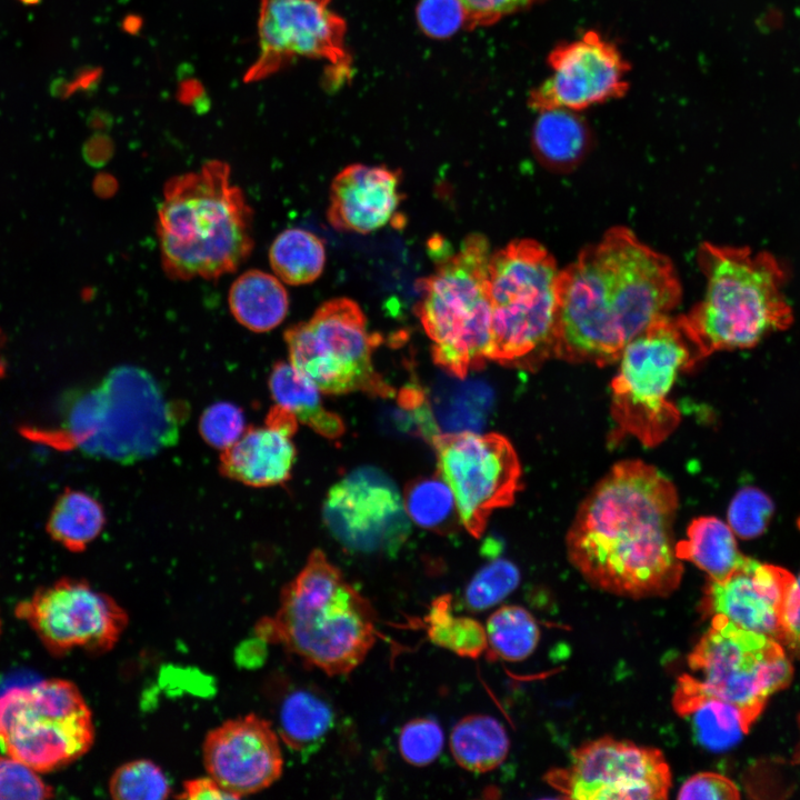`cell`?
<instances>
[{
    "label": "cell",
    "instance_id": "603a6c76",
    "mask_svg": "<svg viewBox=\"0 0 800 800\" xmlns=\"http://www.w3.org/2000/svg\"><path fill=\"white\" fill-rule=\"evenodd\" d=\"M228 301L234 319L254 332H267L278 327L289 307L281 280L257 269L243 272L233 281Z\"/></svg>",
    "mask_w": 800,
    "mask_h": 800
},
{
    "label": "cell",
    "instance_id": "5bb4252c",
    "mask_svg": "<svg viewBox=\"0 0 800 800\" xmlns=\"http://www.w3.org/2000/svg\"><path fill=\"white\" fill-rule=\"evenodd\" d=\"M432 444L438 473L453 492L461 523L480 537L492 511L512 504L520 488L514 448L498 433L472 431L438 434Z\"/></svg>",
    "mask_w": 800,
    "mask_h": 800
},
{
    "label": "cell",
    "instance_id": "2e32d148",
    "mask_svg": "<svg viewBox=\"0 0 800 800\" xmlns=\"http://www.w3.org/2000/svg\"><path fill=\"white\" fill-rule=\"evenodd\" d=\"M544 780L570 799L657 800L668 797L671 772L659 749L602 737L573 750L570 764Z\"/></svg>",
    "mask_w": 800,
    "mask_h": 800
},
{
    "label": "cell",
    "instance_id": "c3c4849f",
    "mask_svg": "<svg viewBox=\"0 0 800 800\" xmlns=\"http://www.w3.org/2000/svg\"><path fill=\"white\" fill-rule=\"evenodd\" d=\"M3 372H4V364H3L1 356H0V378L3 374Z\"/></svg>",
    "mask_w": 800,
    "mask_h": 800
},
{
    "label": "cell",
    "instance_id": "44dd1931",
    "mask_svg": "<svg viewBox=\"0 0 800 800\" xmlns=\"http://www.w3.org/2000/svg\"><path fill=\"white\" fill-rule=\"evenodd\" d=\"M399 170L353 163L332 180L328 221L339 231L369 233L392 221L401 203Z\"/></svg>",
    "mask_w": 800,
    "mask_h": 800
},
{
    "label": "cell",
    "instance_id": "d590c367",
    "mask_svg": "<svg viewBox=\"0 0 800 800\" xmlns=\"http://www.w3.org/2000/svg\"><path fill=\"white\" fill-rule=\"evenodd\" d=\"M520 572L506 559H494L483 566L464 590V604L470 611H483L502 601L519 584Z\"/></svg>",
    "mask_w": 800,
    "mask_h": 800
},
{
    "label": "cell",
    "instance_id": "6da1fadb",
    "mask_svg": "<svg viewBox=\"0 0 800 800\" xmlns=\"http://www.w3.org/2000/svg\"><path fill=\"white\" fill-rule=\"evenodd\" d=\"M673 483L641 460L616 463L588 493L569 528V561L596 589L666 597L680 584Z\"/></svg>",
    "mask_w": 800,
    "mask_h": 800
},
{
    "label": "cell",
    "instance_id": "52a82bcc",
    "mask_svg": "<svg viewBox=\"0 0 800 800\" xmlns=\"http://www.w3.org/2000/svg\"><path fill=\"white\" fill-rule=\"evenodd\" d=\"M697 674L678 679L673 706L680 716H689L707 699L732 706L747 733L767 700L787 687L793 668L782 644L766 634L743 629L721 614L712 616L711 626L688 656Z\"/></svg>",
    "mask_w": 800,
    "mask_h": 800
},
{
    "label": "cell",
    "instance_id": "9c48e42d",
    "mask_svg": "<svg viewBox=\"0 0 800 800\" xmlns=\"http://www.w3.org/2000/svg\"><path fill=\"white\" fill-rule=\"evenodd\" d=\"M490 257L488 239L471 233L457 252L418 282L417 313L432 341L433 360L460 379L489 360Z\"/></svg>",
    "mask_w": 800,
    "mask_h": 800
},
{
    "label": "cell",
    "instance_id": "ab89813d",
    "mask_svg": "<svg viewBox=\"0 0 800 800\" xmlns=\"http://www.w3.org/2000/svg\"><path fill=\"white\" fill-rule=\"evenodd\" d=\"M54 789L39 772L8 754L0 756V800L51 799Z\"/></svg>",
    "mask_w": 800,
    "mask_h": 800
},
{
    "label": "cell",
    "instance_id": "3957f363",
    "mask_svg": "<svg viewBox=\"0 0 800 800\" xmlns=\"http://www.w3.org/2000/svg\"><path fill=\"white\" fill-rule=\"evenodd\" d=\"M161 264L176 280H216L233 272L253 249L252 210L230 179V167L210 160L169 179L158 210Z\"/></svg>",
    "mask_w": 800,
    "mask_h": 800
},
{
    "label": "cell",
    "instance_id": "cb8c5ba5",
    "mask_svg": "<svg viewBox=\"0 0 800 800\" xmlns=\"http://www.w3.org/2000/svg\"><path fill=\"white\" fill-rule=\"evenodd\" d=\"M676 552L680 560L694 563L714 581L727 578L747 559L730 526L716 517L692 520L687 539L676 543Z\"/></svg>",
    "mask_w": 800,
    "mask_h": 800
},
{
    "label": "cell",
    "instance_id": "f1b7e54d",
    "mask_svg": "<svg viewBox=\"0 0 800 800\" xmlns=\"http://www.w3.org/2000/svg\"><path fill=\"white\" fill-rule=\"evenodd\" d=\"M104 523L99 501L83 491L67 489L56 501L46 529L69 551L81 552L100 534Z\"/></svg>",
    "mask_w": 800,
    "mask_h": 800
},
{
    "label": "cell",
    "instance_id": "7c38bea8",
    "mask_svg": "<svg viewBox=\"0 0 800 800\" xmlns=\"http://www.w3.org/2000/svg\"><path fill=\"white\" fill-rule=\"evenodd\" d=\"M284 340L289 363L320 391L393 394L372 362L380 338L369 333L366 317L353 300L336 298L322 303L308 321L288 328Z\"/></svg>",
    "mask_w": 800,
    "mask_h": 800
},
{
    "label": "cell",
    "instance_id": "ffe728a7",
    "mask_svg": "<svg viewBox=\"0 0 800 800\" xmlns=\"http://www.w3.org/2000/svg\"><path fill=\"white\" fill-rule=\"evenodd\" d=\"M794 576L773 564L748 558L721 581L709 579L701 602L706 614H721L734 624L780 643L787 599Z\"/></svg>",
    "mask_w": 800,
    "mask_h": 800
},
{
    "label": "cell",
    "instance_id": "f546056e",
    "mask_svg": "<svg viewBox=\"0 0 800 800\" xmlns=\"http://www.w3.org/2000/svg\"><path fill=\"white\" fill-rule=\"evenodd\" d=\"M277 278L292 286L307 284L320 277L326 263L322 240L303 229H288L277 236L269 250Z\"/></svg>",
    "mask_w": 800,
    "mask_h": 800
},
{
    "label": "cell",
    "instance_id": "ee69618b",
    "mask_svg": "<svg viewBox=\"0 0 800 800\" xmlns=\"http://www.w3.org/2000/svg\"><path fill=\"white\" fill-rule=\"evenodd\" d=\"M781 643L800 659V573L794 578L787 599Z\"/></svg>",
    "mask_w": 800,
    "mask_h": 800
},
{
    "label": "cell",
    "instance_id": "8fae6325",
    "mask_svg": "<svg viewBox=\"0 0 800 800\" xmlns=\"http://www.w3.org/2000/svg\"><path fill=\"white\" fill-rule=\"evenodd\" d=\"M93 741L91 710L70 680L51 678L0 693V749L39 773L73 763Z\"/></svg>",
    "mask_w": 800,
    "mask_h": 800
},
{
    "label": "cell",
    "instance_id": "7402d4cb",
    "mask_svg": "<svg viewBox=\"0 0 800 800\" xmlns=\"http://www.w3.org/2000/svg\"><path fill=\"white\" fill-rule=\"evenodd\" d=\"M297 429L296 417L276 403L263 426L248 427L237 442L221 452L220 472L254 488L287 481L296 459L292 438Z\"/></svg>",
    "mask_w": 800,
    "mask_h": 800
},
{
    "label": "cell",
    "instance_id": "83f0119b",
    "mask_svg": "<svg viewBox=\"0 0 800 800\" xmlns=\"http://www.w3.org/2000/svg\"><path fill=\"white\" fill-rule=\"evenodd\" d=\"M533 131V150L547 166L568 169L586 153L590 133L577 111L549 109L539 111Z\"/></svg>",
    "mask_w": 800,
    "mask_h": 800
},
{
    "label": "cell",
    "instance_id": "484cf974",
    "mask_svg": "<svg viewBox=\"0 0 800 800\" xmlns=\"http://www.w3.org/2000/svg\"><path fill=\"white\" fill-rule=\"evenodd\" d=\"M278 734L292 750L310 753L320 748L333 726L330 703L309 689L288 693L279 709Z\"/></svg>",
    "mask_w": 800,
    "mask_h": 800
},
{
    "label": "cell",
    "instance_id": "4dcf8cb0",
    "mask_svg": "<svg viewBox=\"0 0 800 800\" xmlns=\"http://www.w3.org/2000/svg\"><path fill=\"white\" fill-rule=\"evenodd\" d=\"M451 596L436 598L424 618L427 636L436 646L460 657L476 659L488 648L486 628L466 616L451 611Z\"/></svg>",
    "mask_w": 800,
    "mask_h": 800
},
{
    "label": "cell",
    "instance_id": "f907efd6",
    "mask_svg": "<svg viewBox=\"0 0 800 800\" xmlns=\"http://www.w3.org/2000/svg\"><path fill=\"white\" fill-rule=\"evenodd\" d=\"M799 527H800V520H799Z\"/></svg>",
    "mask_w": 800,
    "mask_h": 800
},
{
    "label": "cell",
    "instance_id": "f6af8a7d",
    "mask_svg": "<svg viewBox=\"0 0 800 800\" xmlns=\"http://www.w3.org/2000/svg\"><path fill=\"white\" fill-rule=\"evenodd\" d=\"M180 799H238L211 777L197 778L183 783Z\"/></svg>",
    "mask_w": 800,
    "mask_h": 800
},
{
    "label": "cell",
    "instance_id": "7bdbcfd3",
    "mask_svg": "<svg viewBox=\"0 0 800 800\" xmlns=\"http://www.w3.org/2000/svg\"><path fill=\"white\" fill-rule=\"evenodd\" d=\"M469 28L484 27L498 22L512 13L528 9L540 0H459Z\"/></svg>",
    "mask_w": 800,
    "mask_h": 800
},
{
    "label": "cell",
    "instance_id": "7a4b0ae2",
    "mask_svg": "<svg viewBox=\"0 0 800 800\" xmlns=\"http://www.w3.org/2000/svg\"><path fill=\"white\" fill-rule=\"evenodd\" d=\"M553 356L606 366L658 319L669 316L681 286L669 258L614 227L560 270Z\"/></svg>",
    "mask_w": 800,
    "mask_h": 800
},
{
    "label": "cell",
    "instance_id": "9a60e30c",
    "mask_svg": "<svg viewBox=\"0 0 800 800\" xmlns=\"http://www.w3.org/2000/svg\"><path fill=\"white\" fill-rule=\"evenodd\" d=\"M14 614L28 623L53 657L73 650L104 653L129 623L128 613L112 597L72 578L37 589L17 603Z\"/></svg>",
    "mask_w": 800,
    "mask_h": 800
},
{
    "label": "cell",
    "instance_id": "d4e9b609",
    "mask_svg": "<svg viewBox=\"0 0 800 800\" xmlns=\"http://www.w3.org/2000/svg\"><path fill=\"white\" fill-rule=\"evenodd\" d=\"M269 389L276 403L290 411L298 422L328 439L344 433V423L323 406L320 390L290 363L278 362L269 377Z\"/></svg>",
    "mask_w": 800,
    "mask_h": 800
},
{
    "label": "cell",
    "instance_id": "4fadbf2b",
    "mask_svg": "<svg viewBox=\"0 0 800 800\" xmlns=\"http://www.w3.org/2000/svg\"><path fill=\"white\" fill-rule=\"evenodd\" d=\"M346 32L331 0H261L259 56L244 80H262L301 57L326 61L327 87L338 88L352 76Z\"/></svg>",
    "mask_w": 800,
    "mask_h": 800
},
{
    "label": "cell",
    "instance_id": "60d3db41",
    "mask_svg": "<svg viewBox=\"0 0 800 800\" xmlns=\"http://www.w3.org/2000/svg\"><path fill=\"white\" fill-rule=\"evenodd\" d=\"M417 20L427 36L447 38L466 24V14L459 0H420Z\"/></svg>",
    "mask_w": 800,
    "mask_h": 800
},
{
    "label": "cell",
    "instance_id": "74e56055",
    "mask_svg": "<svg viewBox=\"0 0 800 800\" xmlns=\"http://www.w3.org/2000/svg\"><path fill=\"white\" fill-rule=\"evenodd\" d=\"M444 736L437 721L417 718L408 721L400 730L398 744L406 762L416 767L432 763L442 751Z\"/></svg>",
    "mask_w": 800,
    "mask_h": 800
},
{
    "label": "cell",
    "instance_id": "30bf717a",
    "mask_svg": "<svg viewBox=\"0 0 800 800\" xmlns=\"http://www.w3.org/2000/svg\"><path fill=\"white\" fill-rule=\"evenodd\" d=\"M619 360L611 382L616 432L657 446L680 421L669 399L679 372L701 360L682 316H666L651 323L626 346Z\"/></svg>",
    "mask_w": 800,
    "mask_h": 800
},
{
    "label": "cell",
    "instance_id": "277c9868",
    "mask_svg": "<svg viewBox=\"0 0 800 800\" xmlns=\"http://www.w3.org/2000/svg\"><path fill=\"white\" fill-rule=\"evenodd\" d=\"M254 631L260 640L281 644L328 676L354 670L378 636L371 603L322 550L310 553L300 572L283 587L276 613L259 620Z\"/></svg>",
    "mask_w": 800,
    "mask_h": 800
},
{
    "label": "cell",
    "instance_id": "8d00e7d4",
    "mask_svg": "<svg viewBox=\"0 0 800 800\" xmlns=\"http://www.w3.org/2000/svg\"><path fill=\"white\" fill-rule=\"evenodd\" d=\"M773 511V502L767 493L746 487L736 493L729 504L728 523L740 538L752 539L764 532Z\"/></svg>",
    "mask_w": 800,
    "mask_h": 800
},
{
    "label": "cell",
    "instance_id": "ba28073f",
    "mask_svg": "<svg viewBox=\"0 0 800 800\" xmlns=\"http://www.w3.org/2000/svg\"><path fill=\"white\" fill-rule=\"evenodd\" d=\"M559 276L554 258L536 240H514L491 254L489 360L532 368L553 356Z\"/></svg>",
    "mask_w": 800,
    "mask_h": 800
},
{
    "label": "cell",
    "instance_id": "f35d334b",
    "mask_svg": "<svg viewBox=\"0 0 800 800\" xmlns=\"http://www.w3.org/2000/svg\"><path fill=\"white\" fill-rule=\"evenodd\" d=\"M246 429L242 409L228 401H218L209 406L199 421V431L203 440L221 451L237 442Z\"/></svg>",
    "mask_w": 800,
    "mask_h": 800
},
{
    "label": "cell",
    "instance_id": "e0dca14e",
    "mask_svg": "<svg viewBox=\"0 0 800 800\" xmlns=\"http://www.w3.org/2000/svg\"><path fill=\"white\" fill-rule=\"evenodd\" d=\"M322 517L332 537L353 552L392 556L410 533L398 487L370 466L352 470L330 488Z\"/></svg>",
    "mask_w": 800,
    "mask_h": 800
},
{
    "label": "cell",
    "instance_id": "5b68a950",
    "mask_svg": "<svg viewBox=\"0 0 800 800\" xmlns=\"http://www.w3.org/2000/svg\"><path fill=\"white\" fill-rule=\"evenodd\" d=\"M188 411L168 400L146 370L119 366L70 400L61 431L38 438L128 464L176 444Z\"/></svg>",
    "mask_w": 800,
    "mask_h": 800
},
{
    "label": "cell",
    "instance_id": "e575fe53",
    "mask_svg": "<svg viewBox=\"0 0 800 800\" xmlns=\"http://www.w3.org/2000/svg\"><path fill=\"white\" fill-rule=\"evenodd\" d=\"M108 789L110 796L118 800H158L171 793L162 769L147 759L132 760L117 768Z\"/></svg>",
    "mask_w": 800,
    "mask_h": 800
},
{
    "label": "cell",
    "instance_id": "d6986e66",
    "mask_svg": "<svg viewBox=\"0 0 800 800\" xmlns=\"http://www.w3.org/2000/svg\"><path fill=\"white\" fill-rule=\"evenodd\" d=\"M202 750L208 776L238 799L270 787L282 774L279 734L253 713L209 731Z\"/></svg>",
    "mask_w": 800,
    "mask_h": 800
},
{
    "label": "cell",
    "instance_id": "d6a6232c",
    "mask_svg": "<svg viewBox=\"0 0 800 800\" xmlns=\"http://www.w3.org/2000/svg\"><path fill=\"white\" fill-rule=\"evenodd\" d=\"M403 501L409 518L424 529L446 531L459 517L453 492L440 476L411 482Z\"/></svg>",
    "mask_w": 800,
    "mask_h": 800
},
{
    "label": "cell",
    "instance_id": "1f68e13d",
    "mask_svg": "<svg viewBox=\"0 0 800 800\" xmlns=\"http://www.w3.org/2000/svg\"><path fill=\"white\" fill-rule=\"evenodd\" d=\"M486 633L490 656L507 661L528 658L540 639L536 619L520 606H503L496 610L488 618Z\"/></svg>",
    "mask_w": 800,
    "mask_h": 800
},
{
    "label": "cell",
    "instance_id": "b9f144b4",
    "mask_svg": "<svg viewBox=\"0 0 800 800\" xmlns=\"http://www.w3.org/2000/svg\"><path fill=\"white\" fill-rule=\"evenodd\" d=\"M739 788L729 778L714 772H700L681 786L678 799L736 800Z\"/></svg>",
    "mask_w": 800,
    "mask_h": 800
},
{
    "label": "cell",
    "instance_id": "ac0fdd59",
    "mask_svg": "<svg viewBox=\"0 0 800 800\" xmlns=\"http://www.w3.org/2000/svg\"><path fill=\"white\" fill-rule=\"evenodd\" d=\"M547 62L550 74L528 97L536 111L578 112L621 98L629 89V62L613 42L594 30L554 47Z\"/></svg>",
    "mask_w": 800,
    "mask_h": 800
},
{
    "label": "cell",
    "instance_id": "836d02e7",
    "mask_svg": "<svg viewBox=\"0 0 800 800\" xmlns=\"http://www.w3.org/2000/svg\"><path fill=\"white\" fill-rule=\"evenodd\" d=\"M689 716L696 739L713 751L734 746L744 733L739 712L717 699L704 700Z\"/></svg>",
    "mask_w": 800,
    "mask_h": 800
},
{
    "label": "cell",
    "instance_id": "7dc6e473",
    "mask_svg": "<svg viewBox=\"0 0 800 800\" xmlns=\"http://www.w3.org/2000/svg\"><path fill=\"white\" fill-rule=\"evenodd\" d=\"M21 3L27 6L38 4L41 0H19Z\"/></svg>",
    "mask_w": 800,
    "mask_h": 800
},
{
    "label": "cell",
    "instance_id": "8992f818",
    "mask_svg": "<svg viewBox=\"0 0 800 800\" xmlns=\"http://www.w3.org/2000/svg\"><path fill=\"white\" fill-rule=\"evenodd\" d=\"M698 262L707 280L704 294L682 319L701 359L716 351L752 348L790 327L787 274L771 253L704 242Z\"/></svg>",
    "mask_w": 800,
    "mask_h": 800
},
{
    "label": "cell",
    "instance_id": "681fc988",
    "mask_svg": "<svg viewBox=\"0 0 800 800\" xmlns=\"http://www.w3.org/2000/svg\"><path fill=\"white\" fill-rule=\"evenodd\" d=\"M1 630H2V621H1V617H0V634H1Z\"/></svg>",
    "mask_w": 800,
    "mask_h": 800
},
{
    "label": "cell",
    "instance_id": "4316f807",
    "mask_svg": "<svg viewBox=\"0 0 800 800\" xmlns=\"http://www.w3.org/2000/svg\"><path fill=\"white\" fill-rule=\"evenodd\" d=\"M450 750L464 770L483 773L501 764L509 752L503 726L487 714H469L458 721L450 733Z\"/></svg>",
    "mask_w": 800,
    "mask_h": 800
},
{
    "label": "cell",
    "instance_id": "bcb514c9",
    "mask_svg": "<svg viewBox=\"0 0 800 800\" xmlns=\"http://www.w3.org/2000/svg\"><path fill=\"white\" fill-rule=\"evenodd\" d=\"M799 727H800V717H799ZM793 762L800 763V740H799V743H798L796 752H794Z\"/></svg>",
    "mask_w": 800,
    "mask_h": 800
}]
</instances>
